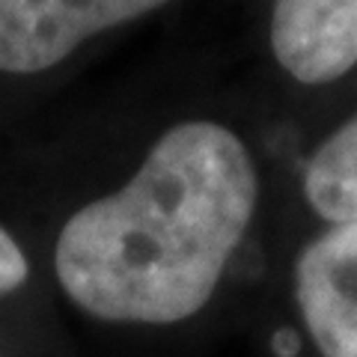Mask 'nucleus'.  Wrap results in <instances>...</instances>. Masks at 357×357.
Segmentation results:
<instances>
[{
	"label": "nucleus",
	"mask_w": 357,
	"mask_h": 357,
	"mask_svg": "<svg viewBox=\"0 0 357 357\" xmlns=\"http://www.w3.org/2000/svg\"><path fill=\"white\" fill-rule=\"evenodd\" d=\"M27 280V259L15 238L0 227V295L13 292Z\"/></svg>",
	"instance_id": "nucleus-6"
},
{
	"label": "nucleus",
	"mask_w": 357,
	"mask_h": 357,
	"mask_svg": "<svg viewBox=\"0 0 357 357\" xmlns=\"http://www.w3.org/2000/svg\"><path fill=\"white\" fill-rule=\"evenodd\" d=\"M167 0H0V72L51 69L102 30L126 24Z\"/></svg>",
	"instance_id": "nucleus-2"
},
{
	"label": "nucleus",
	"mask_w": 357,
	"mask_h": 357,
	"mask_svg": "<svg viewBox=\"0 0 357 357\" xmlns=\"http://www.w3.org/2000/svg\"><path fill=\"white\" fill-rule=\"evenodd\" d=\"M271 51L301 84L337 81L357 63V0H277Z\"/></svg>",
	"instance_id": "nucleus-4"
},
{
	"label": "nucleus",
	"mask_w": 357,
	"mask_h": 357,
	"mask_svg": "<svg viewBox=\"0 0 357 357\" xmlns=\"http://www.w3.org/2000/svg\"><path fill=\"white\" fill-rule=\"evenodd\" d=\"M298 307L325 357H357V220L340 223L301 253Z\"/></svg>",
	"instance_id": "nucleus-3"
},
{
	"label": "nucleus",
	"mask_w": 357,
	"mask_h": 357,
	"mask_svg": "<svg viewBox=\"0 0 357 357\" xmlns=\"http://www.w3.org/2000/svg\"><path fill=\"white\" fill-rule=\"evenodd\" d=\"M274 351L280 357H295L298 354V337L292 331H280L274 337Z\"/></svg>",
	"instance_id": "nucleus-7"
},
{
	"label": "nucleus",
	"mask_w": 357,
	"mask_h": 357,
	"mask_svg": "<svg viewBox=\"0 0 357 357\" xmlns=\"http://www.w3.org/2000/svg\"><path fill=\"white\" fill-rule=\"evenodd\" d=\"M259 178L248 146L218 122L161 134L122 191L75 211L57 277L107 321L170 325L199 312L250 227Z\"/></svg>",
	"instance_id": "nucleus-1"
},
{
	"label": "nucleus",
	"mask_w": 357,
	"mask_h": 357,
	"mask_svg": "<svg viewBox=\"0 0 357 357\" xmlns=\"http://www.w3.org/2000/svg\"><path fill=\"white\" fill-rule=\"evenodd\" d=\"M304 194L333 227L357 220V116L316 149L304 173Z\"/></svg>",
	"instance_id": "nucleus-5"
}]
</instances>
